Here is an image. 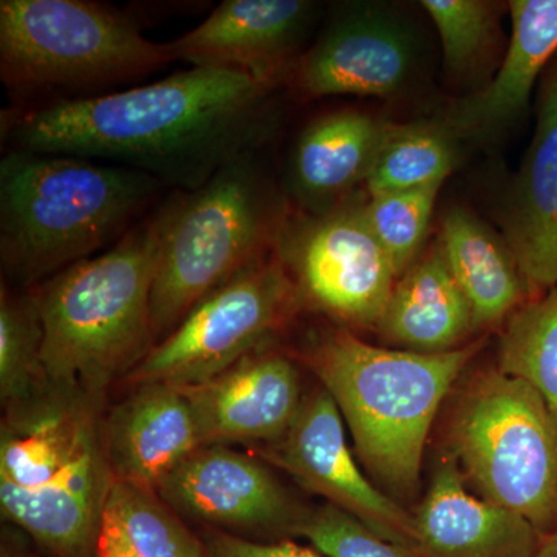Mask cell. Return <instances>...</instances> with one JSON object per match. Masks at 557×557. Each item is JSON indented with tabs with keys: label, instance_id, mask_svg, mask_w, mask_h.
Here are the masks:
<instances>
[{
	"label": "cell",
	"instance_id": "1",
	"mask_svg": "<svg viewBox=\"0 0 557 557\" xmlns=\"http://www.w3.org/2000/svg\"><path fill=\"white\" fill-rule=\"evenodd\" d=\"M277 84L190 67L146 86L62 100L10 121L13 149L72 156L145 172L194 190L270 131Z\"/></svg>",
	"mask_w": 557,
	"mask_h": 557
},
{
	"label": "cell",
	"instance_id": "2",
	"mask_svg": "<svg viewBox=\"0 0 557 557\" xmlns=\"http://www.w3.org/2000/svg\"><path fill=\"white\" fill-rule=\"evenodd\" d=\"M0 426V509L54 557H98L115 479L104 445V405L46 380L7 406Z\"/></svg>",
	"mask_w": 557,
	"mask_h": 557
},
{
	"label": "cell",
	"instance_id": "3",
	"mask_svg": "<svg viewBox=\"0 0 557 557\" xmlns=\"http://www.w3.org/2000/svg\"><path fill=\"white\" fill-rule=\"evenodd\" d=\"M172 196L139 219L108 251L35 287L46 379L83 388L104 405L156 344L152 289Z\"/></svg>",
	"mask_w": 557,
	"mask_h": 557
},
{
	"label": "cell",
	"instance_id": "4",
	"mask_svg": "<svg viewBox=\"0 0 557 557\" xmlns=\"http://www.w3.org/2000/svg\"><path fill=\"white\" fill-rule=\"evenodd\" d=\"M163 188L131 168L11 149L0 163L3 273L38 287L115 245Z\"/></svg>",
	"mask_w": 557,
	"mask_h": 557
},
{
	"label": "cell",
	"instance_id": "5",
	"mask_svg": "<svg viewBox=\"0 0 557 557\" xmlns=\"http://www.w3.org/2000/svg\"><path fill=\"white\" fill-rule=\"evenodd\" d=\"M482 344L443 354L392 350L346 329L322 333L307 351L354 437L359 460L397 497H412L440 406Z\"/></svg>",
	"mask_w": 557,
	"mask_h": 557
},
{
	"label": "cell",
	"instance_id": "6",
	"mask_svg": "<svg viewBox=\"0 0 557 557\" xmlns=\"http://www.w3.org/2000/svg\"><path fill=\"white\" fill-rule=\"evenodd\" d=\"M282 230L256 152L230 161L200 188L177 190L153 281L156 344L209 293L270 256Z\"/></svg>",
	"mask_w": 557,
	"mask_h": 557
},
{
	"label": "cell",
	"instance_id": "7",
	"mask_svg": "<svg viewBox=\"0 0 557 557\" xmlns=\"http://www.w3.org/2000/svg\"><path fill=\"white\" fill-rule=\"evenodd\" d=\"M448 450L482 498L541 536L557 530V420L525 381L498 368L472 376L450 410Z\"/></svg>",
	"mask_w": 557,
	"mask_h": 557
},
{
	"label": "cell",
	"instance_id": "8",
	"mask_svg": "<svg viewBox=\"0 0 557 557\" xmlns=\"http://www.w3.org/2000/svg\"><path fill=\"white\" fill-rule=\"evenodd\" d=\"M178 61L119 11L87 0H2L0 76L10 89H100Z\"/></svg>",
	"mask_w": 557,
	"mask_h": 557
},
{
	"label": "cell",
	"instance_id": "9",
	"mask_svg": "<svg viewBox=\"0 0 557 557\" xmlns=\"http://www.w3.org/2000/svg\"><path fill=\"white\" fill-rule=\"evenodd\" d=\"M298 302L284 263L267 256L201 299L127 379L175 387L207 383L265 346Z\"/></svg>",
	"mask_w": 557,
	"mask_h": 557
},
{
	"label": "cell",
	"instance_id": "10",
	"mask_svg": "<svg viewBox=\"0 0 557 557\" xmlns=\"http://www.w3.org/2000/svg\"><path fill=\"white\" fill-rule=\"evenodd\" d=\"M277 255L299 300L347 325H379L397 273L361 208L336 209L282 230Z\"/></svg>",
	"mask_w": 557,
	"mask_h": 557
},
{
	"label": "cell",
	"instance_id": "11",
	"mask_svg": "<svg viewBox=\"0 0 557 557\" xmlns=\"http://www.w3.org/2000/svg\"><path fill=\"white\" fill-rule=\"evenodd\" d=\"M267 457L300 486L364 523L384 541L413 549V519L355 461L344 418L332 395L318 387L304 398L292 426Z\"/></svg>",
	"mask_w": 557,
	"mask_h": 557
},
{
	"label": "cell",
	"instance_id": "12",
	"mask_svg": "<svg viewBox=\"0 0 557 557\" xmlns=\"http://www.w3.org/2000/svg\"><path fill=\"white\" fill-rule=\"evenodd\" d=\"M156 493L180 516L231 530L293 533L307 511L269 468L226 445L194 450Z\"/></svg>",
	"mask_w": 557,
	"mask_h": 557
},
{
	"label": "cell",
	"instance_id": "13",
	"mask_svg": "<svg viewBox=\"0 0 557 557\" xmlns=\"http://www.w3.org/2000/svg\"><path fill=\"white\" fill-rule=\"evenodd\" d=\"M188 395L205 445L276 442L304 403L299 370L276 351L259 350Z\"/></svg>",
	"mask_w": 557,
	"mask_h": 557
},
{
	"label": "cell",
	"instance_id": "14",
	"mask_svg": "<svg viewBox=\"0 0 557 557\" xmlns=\"http://www.w3.org/2000/svg\"><path fill=\"white\" fill-rule=\"evenodd\" d=\"M412 519L420 557H534L542 537L518 512L469 493L448 449Z\"/></svg>",
	"mask_w": 557,
	"mask_h": 557
},
{
	"label": "cell",
	"instance_id": "15",
	"mask_svg": "<svg viewBox=\"0 0 557 557\" xmlns=\"http://www.w3.org/2000/svg\"><path fill=\"white\" fill-rule=\"evenodd\" d=\"M313 10L302 0H225L172 46L193 67L236 70L277 84Z\"/></svg>",
	"mask_w": 557,
	"mask_h": 557
},
{
	"label": "cell",
	"instance_id": "16",
	"mask_svg": "<svg viewBox=\"0 0 557 557\" xmlns=\"http://www.w3.org/2000/svg\"><path fill=\"white\" fill-rule=\"evenodd\" d=\"M104 445L115 482L157 491L203 440L182 387L145 383L104 416Z\"/></svg>",
	"mask_w": 557,
	"mask_h": 557
},
{
	"label": "cell",
	"instance_id": "17",
	"mask_svg": "<svg viewBox=\"0 0 557 557\" xmlns=\"http://www.w3.org/2000/svg\"><path fill=\"white\" fill-rule=\"evenodd\" d=\"M507 247L530 299L557 287V60L548 70L533 143L505 220Z\"/></svg>",
	"mask_w": 557,
	"mask_h": 557
},
{
	"label": "cell",
	"instance_id": "18",
	"mask_svg": "<svg viewBox=\"0 0 557 557\" xmlns=\"http://www.w3.org/2000/svg\"><path fill=\"white\" fill-rule=\"evenodd\" d=\"M412 47L398 25L373 16L336 21L300 61L299 89L309 97H386L405 84Z\"/></svg>",
	"mask_w": 557,
	"mask_h": 557
},
{
	"label": "cell",
	"instance_id": "19",
	"mask_svg": "<svg viewBox=\"0 0 557 557\" xmlns=\"http://www.w3.org/2000/svg\"><path fill=\"white\" fill-rule=\"evenodd\" d=\"M388 126L368 113L343 110L322 116L300 135L292 160L293 194L319 215L368 178Z\"/></svg>",
	"mask_w": 557,
	"mask_h": 557
},
{
	"label": "cell",
	"instance_id": "20",
	"mask_svg": "<svg viewBox=\"0 0 557 557\" xmlns=\"http://www.w3.org/2000/svg\"><path fill=\"white\" fill-rule=\"evenodd\" d=\"M376 329L391 343L418 354L465 346L474 319L442 249L412 263L399 278Z\"/></svg>",
	"mask_w": 557,
	"mask_h": 557
},
{
	"label": "cell",
	"instance_id": "21",
	"mask_svg": "<svg viewBox=\"0 0 557 557\" xmlns=\"http://www.w3.org/2000/svg\"><path fill=\"white\" fill-rule=\"evenodd\" d=\"M511 39L496 78L457 110L463 132L493 131L527 109L534 84L557 53V0H515Z\"/></svg>",
	"mask_w": 557,
	"mask_h": 557
},
{
	"label": "cell",
	"instance_id": "22",
	"mask_svg": "<svg viewBox=\"0 0 557 557\" xmlns=\"http://www.w3.org/2000/svg\"><path fill=\"white\" fill-rule=\"evenodd\" d=\"M440 249L471 307L474 330L494 327L523 306L528 289L511 251L469 212H448Z\"/></svg>",
	"mask_w": 557,
	"mask_h": 557
},
{
	"label": "cell",
	"instance_id": "23",
	"mask_svg": "<svg viewBox=\"0 0 557 557\" xmlns=\"http://www.w3.org/2000/svg\"><path fill=\"white\" fill-rule=\"evenodd\" d=\"M498 369L530 384L557 420V287L528 300L507 319Z\"/></svg>",
	"mask_w": 557,
	"mask_h": 557
},
{
	"label": "cell",
	"instance_id": "24",
	"mask_svg": "<svg viewBox=\"0 0 557 557\" xmlns=\"http://www.w3.org/2000/svg\"><path fill=\"white\" fill-rule=\"evenodd\" d=\"M104 516L115 522L139 557H208L203 539L156 491L115 482Z\"/></svg>",
	"mask_w": 557,
	"mask_h": 557
},
{
	"label": "cell",
	"instance_id": "25",
	"mask_svg": "<svg viewBox=\"0 0 557 557\" xmlns=\"http://www.w3.org/2000/svg\"><path fill=\"white\" fill-rule=\"evenodd\" d=\"M454 168L449 139L428 126L388 127L366 185L370 197L443 185Z\"/></svg>",
	"mask_w": 557,
	"mask_h": 557
},
{
	"label": "cell",
	"instance_id": "26",
	"mask_svg": "<svg viewBox=\"0 0 557 557\" xmlns=\"http://www.w3.org/2000/svg\"><path fill=\"white\" fill-rule=\"evenodd\" d=\"M44 332L33 293H13L2 282L0 295V398L3 408L30 397L46 381Z\"/></svg>",
	"mask_w": 557,
	"mask_h": 557
},
{
	"label": "cell",
	"instance_id": "27",
	"mask_svg": "<svg viewBox=\"0 0 557 557\" xmlns=\"http://www.w3.org/2000/svg\"><path fill=\"white\" fill-rule=\"evenodd\" d=\"M442 185L370 197L362 215L373 236L386 251L395 273L412 267L426 237L429 222Z\"/></svg>",
	"mask_w": 557,
	"mask_h": 557
},
{
	"label": "cell",
	"instance_id": "28",
	"mask_svg": "<svg viewBox=\"0 0 557 557\" xmlns=\"http://www.w3.org/2000/svg\"><path fill=\"white\" fill-rule=\"evenodd\" d=\"M293 534L325 557H420L412 548L384 541L357 518L325 504L309 509Z\"/></svg>",
	"mask_w": 557,
	"mask_h": 557
},
{
	"label": "cell",
	"instance_id": "29",
	"mask_svg": "<svg viewBox=\"0 0 557 557\" xmlns=\"http://www.w3.org/2000/svg\"><path fill=\"white\" fill-rule=\"evenodd\" d=\"M450 69H465L479 57L491 35V10L478 0H424Z\"/></svg>",
	"mask_w": 557,
	"mask_h": 557
},
{
	"label": "cell",
	"instance_id": "30",
	"mask_svg": "<svg viewBox=\"0 0 557 557\" xmlns=\"http://www.w3.org/2000/svg\"><path fill=\"white\" fill-rule=\"evenodd\" d=\"M203 542L208 557H325L296 542H255L220 530H209Z\"/></svg>",
	"mask_w": 557,
	"mask_h": 557
},
{
	"label": "cell",
	"instance_id": "31",
	"mask_svg": "<svg viewBox=\"0 0 557 557\" xmlns=\"http://www.w3.org/2000/svg\"><path fill=\"white\" fill-rule=\"evenodd\" d=\"M98 557H139L115 522L106 516L100 545H98Z\"/></svg>",
	"mask_w": 557,
	"mask_h": 557
},
{
	"label": "cell",
	"instance_id": "32",
	"mask_svg": "<svg viewBox=\"0 0 557 557\" xmlns=\"http://www.w3.org/2000/svg\"><path fill=\"white\" fill-rule=\"evenodd\" d=\"M27 534L20 528L9 525L3 528L0 539V557H39L32 552L30 545L25 541Z\"/></svg>",
	"mask_w": 557,
	"mask_h": 557
},
{
	"label": "cell",
	"instance_id": "33",
	"mask_svg": "<svg viewBox=\"0 0 557 557\" xmlns=\"http://www.w3.org/2000/svg\"><path fill=\"white\" fill-rule=\"evenodd\" d=\"M534 557H557V530L541 537Z\"/></svg>",
	"mask_w": 557,
	"mask_h": 557
}]
</instances>
